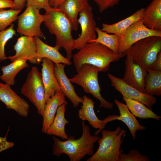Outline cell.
<instances>
[{"mask_svg":"<svg viewBox=\"0 0 161 161\" xmlns=\"http://www.w3.org/2000/svg\"><path fill=\"white\" fill-rule=\"evenodd\" d=\"M142 20L148 28L161 30V0H153L143 11Z\"/></svg>","mask_w":161,"mask_h":161,"instance_id":"22","label":"cell"},{"mask_svg":"<svg viewBox=\"0 0 161 161\" xmlns=\"http://www.w3.org/2000/svg\"><path fill=\"white\" fill-rule=\"evenodd\" d=\"M13 24L8 28L4 30H0V60L5 59V46L7 42L16 35V31L14 29Z\"/></svg>","mask_w":161,"mask_h":161,"instance_id":"30","label":"cell"},{"mask_svg":"<svg viewBox=\"0 0 161 161\" xmlns=\"http://www.w3.org/2000/svg\"><path fill=\"white\" fill-rule=\"evenodd\" d=\"M21 11L12 8L8 10H0V30H5L17 20L18 15Z\"/></svg>","mask_w":161,"mask_h":161,"instance_id":"29","label":"cell"},{"mask_svg":"<svg viewBox=\"0 0 161 161\" xmlns=\"http://www.w3.org/2000/svg\"><path fill=\"white\" fill-rule=\"evenodd\" d=\"M161 51V37L151 36L131 46L124 53L147 72Z\"/></svg>","mask_w":161,"mask_h":161,"instance_id":"6","label":"cell"},{"mask_svg":"<svg viewBox=\"0 0 161 161\" xmlns=\"http://www.w3.org/2000/svg\"><path fill=\"white\" fill-rule=\"evenodd\" d=\"M99 147L86 161H118L120 148L127 131L118 126L114 131L103 129Z\"/></svg>","mask_w":161,"mask_h":161,"instance_id":"4","label":"cell"},{"mask_svg":"<svg viewBox=\"0 0 161 161\" xmlns=\"http://www.w3.org/2000/svg\"><path fill=\"white\" fill-rule=\"evenodd\" d=\"M146 77L144 92L153 96L161 95V72L148 69Z\"/></svg>","mask_w":161,"mask_h":161,"instance_id":"27","label":"cell"},{"mask_svg":"<svg viewBox=\"0 0 161 161\" xmlns=\"http://www.w3.org/2000/svg\"><path fill=\"white\" fill-rule=\"evenodd\" d=\"M81 108L78 112V116L81 120L87 121L93 127L98 129L95 133L97 135L103 129V120L99 119L97 116L94 110L95 103L92 100L84 95Z\"/></svg>","mask_w":161,"mask_h":161,"instance_id":"21","label":"cell"},{"mask_svg":"<svg viewBox=\"0 0 161 161\" xmlns=\"http://www.w3.org/2000/svg\"><path fill=\"white\" fill-rule=\"evenodd\" d=\"M126 56L124 53H115L100 43L92 42L79 50L72 58L76 71L86 64L97 67L100 72H106L111 63L117 61Z\"/></svg>","mask_w":161,"mask_h":161,"instance_id":"3","label":"cell"},{"mask_svg":"<svg viewBox=\"0 0 161 161\" xmlns=\"http://www.w3.org/2000/svg\"><path fill=\"white\" fill-rule=\"evenodd\" d=\"M42 15L43 22L50 33L56 37L55 46L59 50H65L66 57L70 60L72 58L74 39L73 38L71 24L64 14L58 8L48 5Z\"/></svg>","mask_w":161,"mask_h":161,"instance_id":"2","label":"cell"},{"mask_svg":"<svg viewBox=\"0 0 161 161\" xmlns=\"http://www.w3.org/2000/svg\"><path fill=\"white\" fill-rule=\"evenodd\" d=\"M82 133L81 137L75 139L70 136L65 141H61L55 136L53 141L52 154L57 157L65 154L70 161H80L86 155L94 154V144L100 138L97 135H92L90 129L84 122H81Z\"/></svg>","mask_w":161,"mask_h":161,"instance_id":"1","label":"cell"},{"mask_svg":"<svg viewBox=\"0 0 161 161\" xmlns=\"http://www.w3.org/2000/svg\"><path fill=\"white\" fill-rule=\"evenodd\" d=\"M0 101L5 104L7 109L14 111L22 117H28L29 104L13 91L10 86L0 82Z\"/></svg>","mask_w":161,"mask_h":161,"instance_id":"12","label":"cell"},{"mask_svg":"<svg viewBox=\"0 0 161 161\" xmlns=\"http://www.w3.org/2000/svg\"><path fill=\"white\" fill-rule=\"evenodd\" d=\"M39 10L32 5H27L24 12L18 16L17 31L19 34L30 37L45 38L40 28L44 20Z\"/></svg>","mask_w":161,"mask_h":161,"instance_id":"8","label":"cell"},{"mask_svg":"<svg viewBox=\"0 0 161 161\" xmlns=\"http://www.w3.org/2000/svg\"><path fill=\"white\" fill-rule=\"evenodd\" d=\"M97 5L100 13L117 5L121 0H93Z\"/></svg>","mask_w":161,"mask_h":161,"instance_id":"32","label":"cell"},{"mask_svg":"<svg viewBox=\"0 0 161 161\" xmlns=\"http://www.w3.org/2000/svg\"><path fill=\"white\" fill-rule=\"evenodd\" d=\"M37 46V56L41 63L43 58H46L52 61L54 64L62 63L71 65L72 63L66 57H64L55 46L52 47L44 42L40 38L35 37Z\"/></svg>","mask_w":161,"mask_h":161,"instance_id":"20","label":"cell"},{"mask_svg":"<svg viewBox=\"0 0 161 161\" xmlns=\"http://www.w3.org/2000/svg\"><path fill=\"white\" fill-rule=\"evenodd\" d=\"M148 69L157 72H161V51L157 55L155 61Z\"/></svg>","mask_w":161,"mask_h":161,"instance_id":"35","label":"cell"},{"mask_svg":"<svg viewBox=\"0 0 161 161\" xmlns=\"http://www.w3.org/2000/svg\"><path fill=\"white\" fill-rule=\"evenodd\" d=\"M27 60L26 58H20L12 62L7 65L3 66L1 69L2 74L0 76V79L5 84L13 86L17 74L22 69L29 66L27 63Z\"/></svg>","mask_w":161,"mask_h":161,"instance_id":"25","label":"cell"},{"mask_svg":"<svg viewBox=\"0 0 161 161\" xmlns=\"http://www.w3.org/2000/svg\"><path fill=\"white\" fill-rule=\"evenodd\" d=\"M107 75L111 85L119 91L123 97L136 100L144 104L152 110L151 107L157 102L156 98L142 92L126 83L122 79L108 73Z\"/></svg>","mask_w":161,"mask_h":161,"instance_id":"11","label":"cell"},{"mask_svg":"<svg viewBox=\"0 0 161 161\" xmlns=\"http://www.w3.org/2000/svg\"><path fill=\"white\" fill-rule=\"evenodd\" d=\"M42 62L41 73L44 88L46 103L56 91L61 90L54 73V63L46 58H43Z\"/></svg>","mask_w":161,"mask_h":161,"instance_id":"17","label":"cell"},{"mask_svg":"<svg viewBox=\"0 0 161 161\" xmlns=\"http://www.w3.org/2000/svg\"><path fill=\"white\" fill-rule=\"evenodd\" d=\"M120 152L118 157V161H150L148 157L140 154L136 149L130 150L127 154Z\"/></svg>","mask_w":161,"mask_h":161,"instance_id":"31","label":"cell"},{"mask_svg":"<svg viewBox=\"0 0 161 161\" xmlns=\"http://www.w3.org/2000/svg\"><path fill=\"white\" fill-rule=\"evenodd\" d=\"M144 8H141L128 17L112 24L103 23L101 30L109 33L119 35L123 33L132 24L142 19Z\"/></svg>","mask_w":161,"mask_h":161,"instance_id":"23","label":"cell"},{"mask_svg":"<svg viewBox=\"0 0 161 161\" xmlns=\"http://www.w3.org/2000/svg\"><path fill=\"white\" fill-rule=\"evenodd\" d=\"M95 31L97 34V37L91 42L100 43L108 47L114 52L118 53L119 35L108 33L102 31L98 27H96Z\"/></svg>","mask_w":161,"mask_h":161,"instance_id":"28","label":"cell"},{"mask_svg":"<svg viewBox=\"0 0 161 161\" xmlns=\"http://www.w3.org/2000/svg\"><path fill=\"white\" fill-rule=\"evenodd\" d=\"M114 102L118 109L120 115H109L103 120V128L106 124L113 120H118L123 122L128 127L133 140L136 138V133L137 130H144L146 128L141 125L128 109L126 105L118 100H114Z\"/></svg>","mask_w":161,"mask_h":161,"instance_id":"15","label":"cell"},{"mask_svg":"<svg viewBox=\"0 0 161 161\" xmlns=\"http://www.w3.org/2000/svg\"><path fill=\"white\" fill-rule=\"evenodd\" d=\"M65 96L61 91H56L45 103L42 116V131L44 134L52 124L55 115L58 108L63 104L67 105L68 103Z\"/></svg>","mask_w":161,"mask_h":161,"instance_id":"18","label":"cell"},{"mask_svg":"<svg viewBox=\"0 0 161 161\" xmlns=\"http://www.w3.org/2000/svg\"><path fill=\"white\" fill-rule=\"evenodd\" d=\"M77 74L69 79L71 83L80 86L86 93L92 95L100 102V107L111 109L113 104L104 99L100 93L101 89L98 80L99 68L88 64H83L77 71Z\"/></svg>","mask_w":161,"mask_h":161,"instance_id":"5","label":"cell"},{"mask_svg":"<svg viewBox=\"0 0 161 161\" xmlns=\"http://www.w3.org/2000/svg\"><path fill=\"white\" fill-rule=\"evenodd\" d=\"M128 109L135 117L141 119L152 118L159 120L161 117L153 112L144 104L136 100L123 97Z\"/></svg>","mask_w":161,"mask_h":161,"instance_id":"26","label":"cell"},{"mask_svg":"<svg viewBox=\"0 0 161 161\" xmlns=\"http://www.w3.org/2000/svg\"><path fill=\"white\" fill-rule=\"evenodd\" d=\"M125 71L122 79L127 84L143 92L147 72L135 63L129 56L126 55Z\"/></svg>","mask_w":161,"mask_h":161,"instance_id":"14","label":"cell"},{"mask_svg":"<svg viewBox=\"0 0 161 161\" xmlns=\"http://www.w3.org/2000/svg\"><path fill=\"white\" fill-rule=\"evenodd\" d=\"M64 0H49V6L57 8Z\"/></svg>","mask_w":161,"mask_h":161,"instance_id":"38","label":"cell"},{"mask_svg":"<svg viewBox=\"0 0 161 161\" xmlns=\"http://www.w3.org/2000/svg\"><path fill=\"white\" fill-rule=\"evenodd\" d=\"M15 6L13 9L21 10L24 7L27 0H13Z\"/></svg>","mask_w":161,"mask_h":161,"instance_id":"37","label":"cell"},{"mask_svg":"<svg viewBox=\"0 0 161 161\" xmlns=\"http://www.w3.org/2000/svg\"><path fill=\"white\" fill-rule=\"evenodd\" d=\"M89 4L88 0H64L57 8L68 19L71 24L72 30L76 31L79 25L78 15Z\"/></svg>","mask_w":161,"mask_h":161,"instance_id":"19","label":"cell"},{"mask_svg":"<svg viewBox=\"0 0 161 161\" xmlns=\"http://www.w3.org/2000/svg\"><path fill=\"white\" fill-rule=\"evenodd\" d=\"M66 105L63 104L57 109L53 121L46 134L53 135L66 140L69 137L65 131V126L69 123L65 118V114Z\"/></svg>","mask_w":161,"mask_h":161,"instance_id":"24","label":"cell"},{"mask_svg":"<svg viewBox=\"0 0 161 161\" xmlns=\"http://www.w3.org/2000/svg\"><path fill=\"white\" fill-rule=\"evenodd\" d=\"M49 0H27V5L31 4L40 10L44 9L48 5Z\"/></svg>","mask_w":161,"mask_h":161,"instance_id":"33","label":"cell"},{"mask_svg":"<svg viewBox=\"0 0 161 161\" xmlns=\"http://www.w3.org/2000/svg\"><path fill=\"white\" fill-rule=\"evenodd\" d=\"M15 54L12 56L7 57L11 62L21 58H26L31 64H39V61L37 56V48L35 37L22 35L17 39L14 46Z\"/></svg>","mask_w":161,"mask_h":161,"instance_id":"13","label":"cell"},{"mask_svg":"<svg viewBox=\"0 0 161 161\" xmlns=\"http://www.w3.org/2000/svg\"><path fill=\"white\" fill-rule=\"evenodd\" d=\"M151 36L161 37V30L148 28L144 25L142 19L137 21L119 35L118 53H124L136 42Z\"/></svg>","mask_w":161,"mask_h":161,"instance_id":"9","label":"cell"},{"mask_svg":"<svg viewBox=\"0 0 161 161\" xmlns=\"http://www.w3.org/2000/svg\"><path fill=\"white\" fill-rule=\"evenodd\" d=\"M78 21L80 24L81 33L79 36L74 39V49L79 50L88 43L95 39L96 23L94 18L93 8L89 4L79 13Z\"/></svg>","mask_w":161,"mask_h":161,"instance_id":"10","label":"cell"},{"mask_svg":"<svg viewBox=\"0 0 161 161\" xmlns=\"http://www.w3.org/2000/svg\"><path fill=\"white\" fill-rule=\"evenodd\" d=\"M15 5L12 0H0V10L6 8L13 9Z\"/></svg>","mask_w":161,"mask_h":161,"instance_id":"36","label":"cell"},{"mask_svg":"<svg viewBox=\"0 0 161 161\" xmlns=\"http://www.w3.org/2000/svg\"><path fill=\"white\" fill-rule=\"evenodd\" d=\"M7 132L4 137H0V153L3 151L13 148L14 145V143L7 140Z\"/></svg>","mask_w":161,"mask_h":161,"instance_id":"34","label":"cell"},{"mask_svg":"<svg viewBox=\"0 0 161 161\" xmlns=\"http://www.w3.org/2000/svg\"><path fill=\"white\" fill-rule=\"evenodd\" d=\"M21 93L33 104L38 113L42 116L45 105V90L41 73L37 67H33L28 73Z\"/></svg>","mask_w":161,"mask_h":161,"instance_id":"7","label":"cell"},{"mask_svg":"<svg viewBox=\"0 0 161 161\" xmlns=\"http://www.w3.org/2000/svg\"><path fill=\"white\" fill-rule=\"evenodd\" d=\"M66 66L62 63L54 64V73L61 92L69 99L73 107L76 108L82 103L83 98L77 94L73 86L66 75L64 71Z\"/></svg>","mask_w":161,"mask_h":161,"instance_id":"16","label":"cell"}]
</instances>
